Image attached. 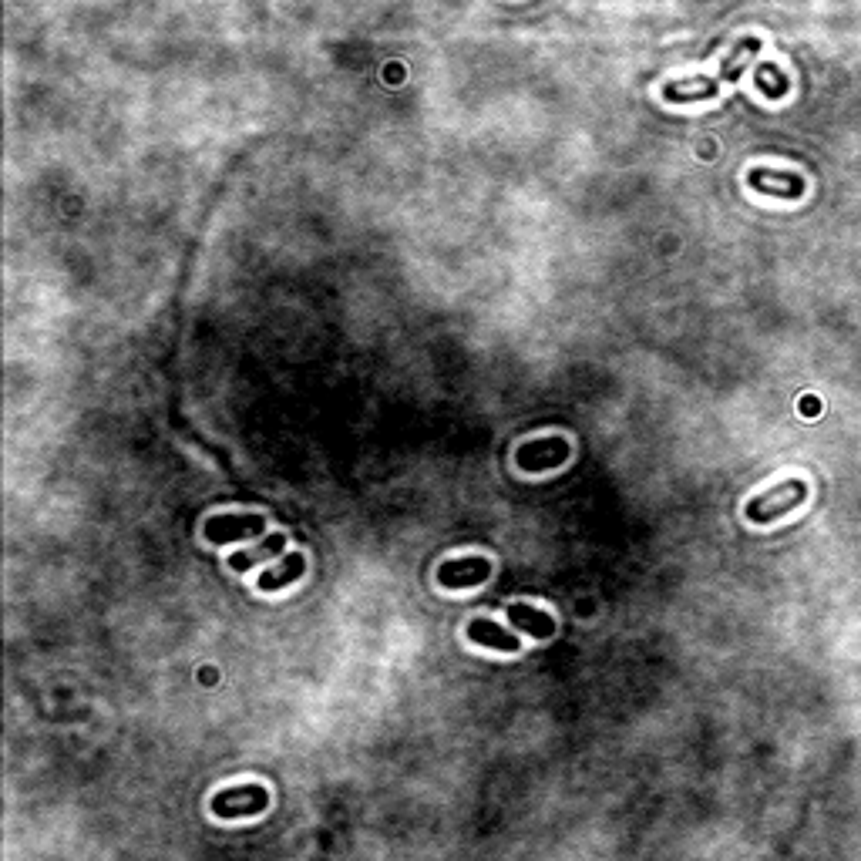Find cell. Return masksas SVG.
Wrapping results in <instances>:
<instances>
[{
	"label": "cell",
	"instance_id": "obj_7",
	"mask_svg": "<svg viewBox=\"0 0 861 861\" xmlns=\"http://www.w3.org/2000/svg\"><path fill=\"white\" fill-rule=\"evenodd\" d=\"M468 640L475 646H485V650H495V653H518L522 650V643H518V636L512 633V629L498 626L485 616H478L468 623Z\"/></svg>",
	"mask_w": 861,
	"mask_h": 861
},
{
	"label": "cell",
	"instance_id": "obj_9",
	"mask_svg": "<svg viewBox=\"0 0 861 861\" xmlns=\"http://www.w3.org/2000/svg\"><path fill=\"white\" fill-rule=\"evenodd\" d=\"M505 616H508V623H512V629H522V633L535 636V640H552L555 629H559L545 609L529 606V603H512Z\"/></svg>",
	"mask_w": 861,
	"mask_h": 861
},
{
	"label": "cell",
	"instance_id": "obj_1",
	"mask_svg": "<svg viewBox=\"0 0 861 861\" xmlns=\"http://www.w3.org/2000/svg\"><path fill=\"white\" fill-rule=\"evenodd\" d=\"M757 51H761V41H757V37H740V41L734 44V51H730L727 58L720 61L717 74H710V78H680V81H666V85H663V98H666V101H673V105H693V101H707V98H714L720 88L740 78V71H744L747 64L754 61V54H757Z\"/></svg>",
	"mask_w": 861,
	"mask_h": 861
},
{
	"label": "cell",
	"instance_id": "obj_4",
	"mask_svg": "<svg viewBox=\"0 0 861 861\" xmlns=\"http://www.w3.org/2000/svg\"><path fill=\"white\" fill-rule=\"evenodd\" d=\"M572 448L566 438L552 434V438H539V441H525L515 448V465L522 471H552V468H562L569 461Z\"/></svg>",
	"mask_w": 861,
	"mask_h": 861
},
{
	"label": "cell",
	"instance_id": "obj_8",
	"mask_svg": "<svg viewBox=\"0 0 861 861\" xmlns=\"http://www.w3.org/2000/svg\"><path fill=\"white\" fill-rule=\"evenodd\" d=\"M754 192L764 196H781V199H801L804 196V179L798 172H781V169H754L751 172Z\"/></svg>",
	"mask_w": 861,
	"mask_h": 861
},
{
	"label": "cell",
	"instance_id": "obj_12",
	"mask_svg": "<svg viewBox=\"0 0 861 861\" xmlns=\"http://www.w3.org/2000/svg\"><path fill=\"white\" fill-rule=\"evenodd\" d=\"M754 81H757V88L764 91V95H771V98H781V95H788V74H784L781 68H777V64H771V61H764L761 68H757V74H754Z\"/></svg>",
	"mask_w": 861,
	"mask_h": 861
},
{
	"label": "cell",
	"instance_id": "obj_10",
	"mask_svg": "<svg viewBox=\"0 0 861 861\" xmlns=\"http://www.w3.org/2000/svg\"><path fill=\"white\" fill-rule=\"evenodd\" d=\"M283 545H286V535H283V532H273L270 539L256 542L253 549H243V552L229 555V569H233V572H249L253 566H259V562L276 559V555L283 552Z\"/></svg>",
	"mask_w": 861,
	"mask_h": 861
},
{
	"label": "cell",
	"instance_id": "obj_3",
	"mask_svg": "<svg viewBox=\"0 0 861 861\" xmlns=\"http://www.w3.org/2000/svg\"><path fill=\"white\" fill-rule=\"evenodd\" d=\"M209 808L216 818H253L270 808V791L263 784H243V788H226L212 794Z\"/></svg>",
	"mask_w": 861,
	"mask_h": 861
},
{
	"label": "cell",
	"instance_id": "obj_2",
	"mask_svg": "<svg viewBox=\"0 0 861 861\" xmlns=\"http://www.w3.org/2000/svg\"><path fill=\"white\" fill-rule=\"evenodd\" d=\"M804 502H808V485H804L801 478H788V481H777L767 492L754 495L751 502L744 505V515L751 518L754 525H771Z\"/></svg>",
	"mask_w": 861,
	"mask_h": 861
},
{
	"label": "cell",
	"instance_id": "obj_13",
	"mask_svg": "<svg viewBox=\"0 0 861 861\" xmlns=\"http://www.w3.org/2000/svg\"><path fill=\"white\" fill-rule=\"evenodd\" d=\"M801 411H804V414H818L821 407H818V401H814V397H804V401H801Z\"/></svg>",
	"mask_w": 861,
	"mask_h": 861
},
{
	"label": "cell",
	"instance_id": "obj_5",
	"mask_svg": "<svg viewBox=\"0 0 861 861\" xmlns=\"http://www.w3.org/2000/svg\"><path fill=\"white\" fill-rule=\"evenodd\" d=\"M266 532V515H216L206 522L202 535L212 545H226V542H239V539H253V535Z\"/></svg>",
	"mask_w": 861,
	"mask_h": 861
},
{
	"label": "cell",
	"instance_id": "obj_6",
	"mask_svg": "<svg viewBox=\"0 0 861 861\" xmlns=\"http://www.w3.org/2000/svg\"><path fill=\"white\" fill-rule=\"evenodd\" d=\"M488 576H492V562H488L485 555H465V559H448V562H441V569H438V586L458 592V589L478 586V582H485Z\"/></svg>",
	"mask_w": 861,
	"mask_h": 861
},
{
	"label": "cell",
	"instance_id": "obj_11",
	"mask_svg": "<svg viewBox=\"0 0 861 861\" xmlns=\"http://www.w3.org/2000/svg\"><path fill=\"white\" fill-rule=\"evenodd\" d=\"M303 572H307V559H303L300 552H290L280 566L266 569L263 576H259V592H276V589L290 586V582L300 579Z\"/></svg>",
	"mask_w": 861,
	"mask_h": 861
}]
</instances>
